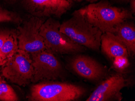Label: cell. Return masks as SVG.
Wrapping results in <instances>:
<instances>
[{
  "label": "cell",
  "mask_w": 135,
  "mask_h": 101,
  "mask_svg": "<svg viewBox=\"0 0 135 101\" xmlns=\"http://www.w3.org/2000/svg\"><path fill=\"white\" fill-rule=\"evenodd\" d=\"M128 57L118 56L113 59V65L114 68L119 71H123L129 65Z\"/></svg>",
  "instance_id": "obj_16"
},
{
  "label": "cell",
  "mask_w": 135,
  "mask_h": 101,
  "mask_svg": "<svg viewBox=\"0 0 135 101\" xmlns=\"http://www.w3.org/2000/svg\"><path fill=\"white\" fill-rule=\"evenodd\" d=\"M131 12L132 14H135V0H131L129 2Z\"/></svg>",
  "instance_id": "obj_19"
},
{
  "label": "cell",
  "mask_w": 135,
  "mask_h": 101,
  "mask_svg": "<svg viewBox=\"0 0 135 101\" xmlns=\"http://www.w3.org/2000/svg\"><path fill=\"white\" fill-rule=\"evenodd\" d=\"M60 23L52 17L42 23L40 34L47 50L60 54H78L85 51L83 46L76 43L60 30Z\"/></svg>",
  "instance_id": "obj_4"
},
{
  "label": "cell",
  "mask_w": 135,
  "mask_h": 101,
  "mask_svg": "<svg viewBox=\"0 0 135 101\" xmlns=\"http://www.w3.org/2000/svg\"><path fill=\"white\" fill-rule=\"evenodd\" d=\"M129 85V80L124 76L113 75L101 82L86 101H121L123 96L120 91Z\"/></svg>",
  "instance_id": "obj_9"
},
{
  "label": "cell",
  "mask_w": 135,
  "mask_h": 101,
  "mask_svg": "<svg viewBox=\"0 0 135 101\" xmlns=\"http://www.w3.org/2000/svg\"><path fill=\"white\" fill-rule=\"evenodd\" d=\"M2 75L11 83L25 86L31 82L34 68L30 54L19 49L2 66Z\"/></svg>",
  "instance_id": "obj_5"
},
{
  "label": "cell",
  "mask_w": 135,
  "mask_h": 101,
  "mask_svg": "<svg viewBox=\"0 0 135 101\" xmlns=\"http://www.w3.org/2000/svg\"><path fill=\"white\" fill-rule=\"evenodd\" d=\"M60 30L76 43L86 48L95 51L100 49L102 32L76 10L70 18L61 24Z\"/></svg>",
  "instance_id": "obj_3"
},
{
  "label": "cell",
  "mask_w": 135,
  "mask_h": 101,
  "mask_svg": "<svg viewBox=\"0 0 135 101\" xmlns=\"http://www.w3.org/2000/svg\"><path fill=\"white\" fill-rule=\"evenodd\" d=\"M113 34L124 44L129 55H135V27L133 23L126 21L120 23L115 27Z\"/></svg>",
  "instance_id": "obj_12"
},
{
  "label": "cell",
  "mask_w": 135,
  "mask_h": 101,
  "mask_svg": "<svg viewBox=\"0 0 135 101\" xmlns=\"http://www.w3.org/2000/svg\"><path fill=\"white\" fill-rule=\"evenodd\" d=\"M49 81L33 85L27 99L30 101H76L84 96L86 89L81 86Z\"/></svg>",
  "instance_id": "obj_2"
},
{
  "label": "cell",
  "mask_w": 135,
  "mask_h": 101,
  "mask_svg": "<svg viewBox=\"0 0 135 101\" xmlns=\"http://www.w3.org/2000/svg\"><path fill=\"white\" fill-rule=\"evenodd\" d=\"M115 3L120 4H127L129 3L131 0H111Z\"/></svg>",
  "instance_id": "obj_20"
},
{
  "label": "cell",
  "mask_w": 135,
  "mask_h": 101,
  "mask_svg": "<svg viewBox=\"0 0 135 101\" xmlns=\"http://www.w3.org/2000/svg\"><path fill=\"white\" fill-rule=\"evenodd\" d=\"M102 51L108 57L113 60L118 56L128 57V51L123 42L113 33L102 34L101 40Z\"/></svg>",
  "instance_id": "obj_11"
},
{
  "label": "cell",
  "mask_w": 135,
  "mask_h": 101,
  "mask_svg": "<svg viewBox=\"0 0 135 101\" xmlns=\"http://www.w3.org/2000/svg\"><path fill=\"white\" fill-rule=\"evenodd\" d=\"M21 3L32 15L41 18H60L73 4L66 0H21Z\"/></svg>",
  "instance_id": "obj_8"
},
{
  "label": "cell",
  "mask_w": 135,
  "mask_h": 101,
  "mask_svg": "<svg viewBox=\"0 0 135 101\" xmlns=\"http://www.w3.org/2000/svg\"><path fill=\"white\" fill-rule=\"evenodd\" d=\"M0 100L4 101H17L19 98L13 88L0 78Z\"/></svg>",
  "instance_id": "obj_14"
},
{
  "label": "cell",
  "mask_w": 135,
  "mask_h": 101,
  "mask_svg": "<svg viewBox=\"0 0 135 101\" xmlns=\"http://www.w3.org/2000/svg\"><path fill=\"white\" fill-rule=\"evenodd\" d=\"M0 78H1V77H0Z\"/></svg>",
  "instance_id": "obj_22"
},
{
  "label": "cell",
  "mask_w": 135,
  "mask_h": 101,
  "mask_svg": "<svg viewBox=\"0 0 135 101\" xmlns=\"http://www.w3.org/2000/svg\"><path fill=\"white\" fill-rule=\"evenodd\" d=\"M6 3L9 4H14L16 3L18 0H4Z\"/></svg>",
  "instance_id": "obj_21"
},
{
  "label": "cell",
  "mask_w": 135,
  "mask_h": 101,
  "mask_svg": "<svg viewBox=\"0 0 135 101\" xmlns=\"http://www.w3.org/2000/svg\"><path fill=\"white\" fill-rule=\"evenodd\" d=\"M71 69L80 77L88 80L98 81L107 74V68L95 59L88 56L78 54L69 62Z\"/></svg>",
  "instance_id": "obj_10"
},
{
  "label": "cell",
  "mask_w": 135,
  "mask_h": 101,
  "mask_svg": "<svg viewBox=\"0 0 135 101\" xmlns=\"http://www.w3.org/2000/svg\"><path fill=\"white\" fill-rule=\"evenodd\" d=\"M22 22V17L18 13L6 9L0 6V23L11 22L19 24Z\"/></svg>",
  "instance_id": "obj_15"
},
{
  "label": "cell",
  "mask_w": 135,
  "mask_h": 101,
  "mask_svg": "<svg viewBox=\"0 0 135 101\" xmlns=\"http://www.w3.org/2000/svg\"><path fill=\"white\" fill-rule=\"evenodd\" d=\"M69 1V3H71L73 4L76 3H80V2H83V1H86L89 2L90 3H93L97 2L98 0H66Z\"/></svg>",
  "instance_id": "obj_18"
},
{
  "label": "cell",
  "mask_w": 135,
  "mask_h": 101,
  "mask_svg": "<svg viewBox=\"0 0 135 101\" xmlns=\"http://www.w3.org/2000/svg\"><path fill=\"white\" fill-rule=\"evenodd\" d=\"M44 18L32 16L22 23L17 28V36L19 49L32 54L47 49L40 34Z\"/></svg>",
  "instance_id": "obj_7"
},
{
  "label": "cell",
  "mask_w": 135,
  "mask_h": 101,
  "mask_svg": "<svg viewBox=\"0 0 135 101\" xmlns=\"http://www.w3.org/2000/svg\"><path fill=\"white\" fill-rule=\"evenodd\" d=\"M13 31L9 29H0V47ZM3 64V62L0 58V66H2Z\"/></svg>",
  "instance_id": "obj_17"
},
{
  "label": "cell",
  "mask_w": 135,
  "mask_h": 101,
  "mask_svg": "<svg viewBox=\"0 0 135 101\" xmlns=\"http://www.w3.org/2000/svg\"><path fill=\"white\" fill-rule=\"evenodd\" d=\"M76 10L102 34L113 33L117 25L133 18L130 10L113 6L106 1L90 4Z\"/></svg>",
  "instance_id": "obj_1"
},
{
  "label": "cell",
  "mask_w": 135,
  "mask_h": 101,
  "mask_svg": "<svg viewBox=\"0 0 135 101\" xmlns=\"http://www.w3.org/2000/svg\"><path fill=\"white\" fill-rule=\"evenodd\" d=\"M30 55L34 68L32 83L55 81L63 77L64 68L54 53L46 49Z\"/></svg>",
  "instance_id": "obj_6"
},
{
  "label": "cell",
  "mask_w": 135,
  "mask_h": 101,
  "mask_svg": "<svg viewBox=\"0 0 135 101\" xmlns=\"http://www.w3.org/2000/svg\"><path fill=\"white\" fill-rule=\"evenodd\" d=\"M19 49L16 31H13L0 47V58L4 64Z\"/></svg>",
  "instance_id": "obj_13"
}]
</instances>
